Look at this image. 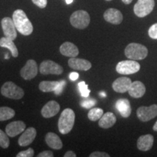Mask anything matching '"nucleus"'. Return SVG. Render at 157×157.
Listing matches in <instances>:
<instances>
[{
  "label": "nucleus",
  "instance_id": "nucleus-1",
  "mask_svg": "<svg viewBox=\"0 0 157 157\" xmlns=\"http://www.w3.org/2000/svg\"><path fill=\"white\" fill-rule=\"evenodd\" d=\"M13 20L17 31L24 36H29L34 30L32 23L22 10H16L13 15Z\"/></svg>",
  "mask_w": 157,
  "mask_h": 157
},
{
  "label": "nucleus",
  "instance_id": "nucleus-2",
  "mask_svg": "<svg viewBox=\"0 0 157 157\" xmlns=\"http://www.w3.org/2000/svg\"><path fill=\"white\" fill-rule=\"evenodd\" d=\"M75 121V113L71 109H66L63 111L58 120V129L63 135L69 133L73 128Z\"/></svg>",
  "mask_w": 157,
  "mask_h": 157
},
{
  "label": "nucleus",
  "instance_id": "nucleus-3",
  "mask_svg": "<svg viewBox=\"0 0 157 157\" xmlns=\"http://www.w3.org/2000/svg\"><path fill=\"white\" fill-rule=\"evenodd\" d=\"M148 51L146 47L138 43H130L126 47L124 54L130 60H140L145 59L148 56Z\"/></svg>",
  "mask_w": 157,
  "mask_h": 157
},
{
  "label": "nucleus",
  "instance_id": "nucleus-4",
  "mask_svg": "<svg viewBox=\"0 0 157 157\" xmlns=\"http://www.w3.org/2000/svg\"><path fill=\"white\" fill-rule=\"evenodd\" d=\"M1 93L3 96L10 99L19 100L24 95V91L22 88L16 85L13 82H7L2 86Z\"/></svg>",
  "mask_w": 157,
  "mask_h": 157
},
{
  "label": "nucleus",
  "instance_id": "nucleus-5",
  "mask_svg": "<svg viewBox=\"0 0 157 157\" xmlns=\"http://www.w3.org/2000/svg\"><path fill=\"white\" fill-rule=\"evenodd\" d=\"M70 22L74 28L84 29L87 28L90 24V15L84 10H77L71 15Z\"/></svg>",
  "mask_w": 157,
  "mask_h": 157
},
{
  "label": "nucleus",
  "instance_id": "nucleus-6",
  "mask_svg": "<svg viewBox=\"0 0 157 157\" xmlns=\"http://www.w3.org/2000/svg\"><path fill=\"white\" fill-rule=\"evenodd\" d=\"M140 69V65L134 60H122L118 63L116 67L117 73L124 75H128L138 72Z\"/></svg>",
  "mask_w": 157,
  "mask_h": 157
},
{
  "label": "nucleus",
  "instance_id": "nucleus-7",
  "mask_svg": "<svg viewBox=\"0 0 157 157\" xmlns=\"http://www.w3.org/2000/svg\"><path fill=\"white\" fill-rule=\"evenodd\" d=\"M154 6V0H137L134 6V13L137 17H144L151 13Z\"/></svg>",
  "mask_w": 157,
  "mask_h": 157
},
{
  "label": "nucleus",
  "instance_id": "nucleus-8",
  "mask_svg": "<svg viewBox=\"0 0 157 157\" xmlns=\"http://www.w3.org/2000/svg\"><path fill=\"white\" fill-rule=\"evenodd\" d=\"M39 71L42 74H56L59 75L63 72V68L60 65L52 60H48L43 61L39 66Z\"/></svg>",
  "mask_w": 157,
  "mask_h": 157
},
{
  "label": "nucleus",
  "instance_id": "nucleus-9",
  "mask_svg": "<svg viewBox=\"0 0 157 157\" xmlns=\"http://www.w3.org/2000/svg\"><path fill=\"white\" fill-rule=\"evenodd\" d=\"M157 116V105L150 106H140L137 110V117L142 121H148L151 120Z\"/></svg>",
  "mask_w": 157,
  "mask_h": 157
},
{
  "label": "nucleus",
  "instance_id": "nucleus-10",
  "mask_svg": "<svg viewBox=\"0 0 157 157\" xmlns=\"http://www.w3.org/2000/svg\"><path fill=\"white\" fill-rule=\"evenodd\" d=\"M38 74V65L34 60H29L21 68V76L25 80L34 78Z\"/></svg>",
  "mask_w": 157,
  "mask_h": 157
},
{
  "label": "nucleus",
  "instance_id": "nucleus-11",
  "mask_svg": "<svg viewBox=\"0 0 157 157\" xmlns=\"http://www.w3.org/2000/svg\"><path fill=\"white\" fill-rule=\"evenodd\" d=\"M1 23L5 36L14 41L17 37V29L13 20L9 17H5L2 20Z\"/></svg>",
  "mask_w": 157,
  "mask_h": 157
},
{
  "label": "nucleus",
  "instance_id": "nucleus-12",
  "mask_svg": "<svg viewBox=\"0 0 157 157\" xmlns=\"http://www.w3.org/2000/svg\"><path fill=\"white\" fill-rule=\"evenodd\" d=\"M25 127H26V125L22 121H12L7 125L5 132L9 137H14L23 132L25 129Z\"/></svg>",
  "mask_w": 157,
  "mask_h": 157
},
{
  "label": "nucleus",
  "instance_id": "nucleus-13",
  "mask_svg": "<svg viewBox=\"0 0 157 157\" xmlns=\"http://www.w3.org/2000/svg\"><path fill=\"white\" fill-rule=\"evenodd\" d=\"M103 17L107 22L114 25H119L122 22L123 15L119 10L109 8L104 13Z\"/></svg>",
  "mask_w": 157,
  "mask_h": 157
},
{
  "label": "nucleus",
  "instance_id": "nucleus-14",
  "mask_svg": "<svg viewBox=\"0 0 157 157\" xmlns=\"http://www.w3.org/2000/svg\"><path fill=\"white\" fill-rule=\"evenodd\" d=\"M60 106L58 102L55 101H50L47 103L43 106L41 111L42 117L44 118H51L53 117L54 116L57 115L59 111H60Z\"/></svg>",
  "mask_w": 157,
  "mask_h": 157
},
{
  "label": "nucleus",
  "instance_id": "nucleus-15",
  "mask_svg": "<svg viewBox=\"0 0 157 157\" xmlns=\"http://www.w3.org/2000/svg\"><path fill=\"white\" fill-rule=\"evenodd\" d=\"M36 136V129L34 127H29L23 131V133L18 139L19 146L25 147L30 145Z\"/></svg>",
  "mask_w": 157,
  "mask_h": 157
},
{
  "label": "nucleus",
  "instance_id": "nucleus-16",
  "mask_svg": "<svg viewBox=\"0 0 157 157\" xmlns=\"http://www.w3.org/2000/svg\"><path fill=\"white\" fill-rule=\"evenodd\" d=\"M68 66L70 68L77 71H86L90 70L92 67V64L89 60L85 59L71 58L68 60Z\"/></svg>",
  "mask_w": 157,
  "mask_h": 157
},
{
  "label": "nucleus",
  "instance_id": "nucleus-17",
  "mask_svg": "<svg viewBox=\"0 0 157 157\" xmlns=\"http://www.w3.org/2000/svg\"><path fill=\"white\" fill-rule=\"evenodd\" d=\"M132 81L129 78L119 77L117 78L112 84V88L117 93H126L130 87Z\"/></svg>",
  "mask_w": 157,
  "mask_h": 157
},
{
  "label": "nucleus",
  "instance_id": "nucleus-18",
  "mask_svg": "<svg viewBox=\"0 0 157 157\" xmlns=\"http://www.w3.org/2000/svg\"><path fill=\"white\" fill-rule=\"evenodd\" d=\"M116 109L118 110L121 116L124 118H127L132 113V108L129 100L126 98H120L116 103Z\"/></svg>",
  "mask_w": 157,
  "mask_h": 157
},
{
  "label": "nucleus",
  "instance_id": "nucleus-19",
  "mask_svg": "<svg viewBox=\"0 0 157 157\" xmlns=\"http://www.w3.org/2000/svg\"><path fill=\"white\" fill-rule=\"evenodd\" d=\"M154 138L152 135L148 134L141 136L137 139V148L142 151H147L152 148L154 145Z\"/></svg>",
  "mask_w": 157,
  "mask_h": 157
},
{
  "label": "nucleus",
  "instance_id": "nucleus-20",
  "mask_svg": "<svg viewBox=\"0 0 157 157\" xmlns=\"http://www.w3.org/2000/svg\"><path fill=\"white\" fill-rule=\"evenodd\" d=\"M128 93L131 97L134 98H140L143 97L146 93L145 84L140 81H135L132 82Z\"/></svg>",
  "mask_w": 157,
  "mask_h": 157
},
{
  "label": "nucleus",
  "instance_id": "nucleus-21",
  "mask_svg": "<svg viewBox=\"0 0 157 157\" xmlns=\"http://www.w3.org/2000/svg\"><path fill=\"white\" fill-rule=\"evenodd\" d=\"M60 52L63 56L70 58H75L79 53L77 47L73 43L66 42L60 47Z\"/></svg>",
  "mask_w": 157,
  "mask_h": 157
},
{
  "label": "nucleus",
  "instance_id": "nucleus-22",
  "mask_svg": "<svg viewBox=\"0 0 157 157\" xmlns=\"http://www.w3.org/2000/svg\"><path fill=\"white\" fill-rule=\"evenodd\" d=\"M117 122V117L112 112H107L103 113L102 117L99 119L98 124L101 128L109 129L113 127Z\"/></svg>",
  "mask_w": 157,
  "mask_h": 157
},
{
  "label": "nucleus",
  "instance_id": "nucleus-23",
  "mask_svg": "<svg viewBox=\"0 0 157 157\" xmlns=\"http://www.w3.org/2000/svg\"><path fill=\"white\" fill-rule=\"evenodd\" d=\"M45 141L48 146L51 148L60 150L63 147L62 140H60L58 135L54 132H48L45 136Z\"/></svg>",
  "mask_w": 157,
  "mask_h": 157
},
{
  "label": "nucleus",
  "instance_id": "nucleus-24",
  "mask_svg": "<svg viewBox=\"0 0 157 157\" xmlns=\"http://www.w3.org/2000/svg\"><path fill=\"white\" fill-rule=\"evenodd\" d=\"M0 47L4 48H7L10 51L12 56L14 58H17L18 56V50H17V47L15 46L13 40L7 38V37H2L0 39Z\"/></svg>",
  "mask_w": 157,
  "mask_h": 157
},
{
  "label": "nucleus",
  "instance_id": "nucleus-25",
  "mask_svg": "<svg viewBox=\"0 0 157 157\" xmlns=\"http://www.w3.org/2000/svg\"><path fill=\"white\" fill-rule=\"evenodd\" d=\"M60 82L57 81H42L39 83V90L44 93L55 92L59 85Z\"/></svg>",
  "mask_w": 157,
  "mask_h": 157
},
{
  "label": "nucleus",
  "instance_id": "nucleus-26",
  "mask_svg": "<svg viewBox=\"0 0 157 157\" xmlns=\"http://www.w3.org/2000/svg\"><path fill=\"white\" fill-rule=\"evenodd\" d=\"M15 115V111L10 107H0V121H6L13 118Z\"/></svg>",
  "mask_w": 157,
  "mask_h": 157
},
{
  "label": "nucleus",
  "instance_id": "nucleus-27",
  "mask_svg": "<svg viewBox=\"0 0 157 157\" xmlns=\"http://www.w3.org/2000/svg\"><path fill=\"white\" fill-rule=\"evenodd\" d=\"M103 115V110L100 108H93L90 109L88 113L87 117L90 121H95L100 119Z\"/></svg>",
  "mask_w": 157,
  "mask_h": 157
},
{
  "label": "nucleus",
  "instance_id": "nucleus-28",
  "mask_svg": "<svg viewBox=\"0 0 157 157\" xmlns=\"http://www.w3.org/2000/svg\"><path fill=\"white\" fill-rule=\"evenodd\" d=\"M8 135L0 129V146L3 148H7L10 146Z\"/></svg>",
  "mask_w": 157,
  "mask_h": 157
},
{
  "label": "nucleus",
  "instance_id": "nucleus-29",
  "mask_svg": "<svg viewBox=\"0 0 157 157\" xmlns=\"http://www.w3.org/2000/svg\"><path fill=\"white\" fill-rule=\"evenodd\" d=\"M78 88L82 97L87 98L90 95V90L88 89V85L84 82H81L78 83Z\"/></svg>",
  "mask_w": 157,
  "mask_h": 157
},
{
  "label": "nucleus",
  "instance_id": "nucleus-30",
  "mask_svg": "<svg viewBox=\"0 0 157 157\" xmlns=\"http://www.w3.org/2000/svg\"><path fill=\"white\" fill-rule=\"evenodd\" d=\"M96 104V101L93 98H90V99L85 100V101H82L81 102V106L85 109H90L94 106Z\"/></svg>",
  "mask_w": 157,
  "mask_h": 157
},
{
  "label": "nucleus",
  "instance_id": "nucleus-31",
  "mask_svg": "<svg viewBox=\"0 0 157 157\" xmlns=\"http://www.w3.org/2000/svg\"><path fill=\"white\" fill-rule=\"evenodd\" d=\"M34 155V151L32 148H30L25 151L19 152L16 155L17 157H32Z\"/></svg>",
  "mask_w": 157,
  "mask_h": 157
},
{
  "label": "nucleus",
  "instance_id": "nucleus-32",
  "mask_svg": "<svg viewBox=\"0 0 157 157\" xmlns=\"http://www.w3.org/2000/svg\"><path fill=\"white\" fill-rule=\"evenodd\" d=\"M148 36L151 39H157V23L153 24L148 29Z\"/></svg>",
  "mask_w": 157,
  "mask_h": 157
},
{
  "label": "nucleus",
  "instance_id": "nucleus-33",
  "mask_svg": "<svg viewBox=\"0 0 157 157\" xmlns=\"http://www.w3.org/2000/svg\"><path fill=\"white\" fill-rule=\"evenodd\" d=\"M66 81H64V80L60 81V83H59V85L58 86V87H57V89L56 90V91L54 92L55 94L57 95H60V94L62 93L63 90V88L65 87V85H66Z\"/></svg>",
  "mask_w": 157,
  "mask_h": 157
},
{
  "label": "nucleus",
  "instance_id": "nucleus-34",
  "mask_svg": "<svg viewBox=\"0 0 157 157\" xmlns=\"http://www.w3.org/2000/svg\"><path fill=\"white\" fill-rule=\"evenodd\" d=\"M33 3L36 5L37 7L40 8H44L46 7L47 4H48V0H32Z\"/></svg>",
  "mask_w": 157,
  "mask_h": 157
},
{
  "label": "nucleus",
  "instance_id": "nucleus-35",
  "mask_svg": "<svg viewBox=\"0 0 157 157\" xmlns=\"http://www.w3.org/2000/svg\"><path fill=\"white\" fill-rule=\"evenodd\" d=\"M110 155L105 152L95 151L90 154V157H109Z\"/></svg>",
  "mask_w": 157,
  "mask_h": 157
},
{
  "label": "nucleus",
  "instance_id": "nucleus-36",
  "mask_svg": "<svg viewBox=\"0 0 157 157\" xmlns=\"http://www.w3.org/2000/svg\"><path fill=\"white\" fill-rule=\"evenodd\" d=\"M37 156L38 157H53L54 154L53 153L50 151H44L39 153Z\"/></svg>",
  "mask_w": 157,
  "mask_h": 157
},
{
  "label": "nucleus",
  "instance_id": "nucleus-37",
  "mask_svg": "<svg viewBox=\"0 0 157 157\" xmlns=\"http://www.w3.org/2000/svg\"><path fill=\"white\" fill-rule=\"evenodd\" d=\"M78 76H79V75H78V73H76V72H71L69 75V78L71 81H76L78 78Z\"/></svg>",
  "mask_w": 157,
  "mask_h": 157
},
{
  "label": "nucleus",
  "instance_id": "nucleus-38",
  "mask_svg": "<svg viewBox=\"0 0 157 157\" xmlns=\"http://www.w3.org/2000/svg\"><path fill=\"white\" fill-rule=\"evenodd\" d=\"M76 155L72 151H68L64 154V157H76Z\"/></svg>",
  "mask_w": 157,
  "mask_h": 157
},
{
  "label": "nucleus",
  "instance_id": "nucleus-39",
  "mask_svg": "<svg viewBox=\"0 0 157 157\" xmlns=\"http://www.w3.org/2000/svg\"><path fill=\"white\" fill-rule=\"evenodd\" d=\"M125 5H129L132 2V0H121Z\"/></svg>",
  "mask_w": 157,
  "mask_h": 157
},
{
  "label": "nucleus",
  "instance_id": "nucleus-40",
  "mask_svg": "<svg viewBox=\"0 0 157 157\" xmlns=\"http://www.w3.org/2000/svg\"><path fill=\"white\" fill-rule=\"evenodd\" d=\"M153 129H154V131H156L157 132V121H156V123L154 124V127H153Z\"/></svg>",
  "mask_w": 157,
  "mask_h": 157
},
{
  "label": "nucleus",
  "instance_id": "nucleus-41",
  "mask_svg": "<svg viewBox=\"0 0 157 157\" xmlns=\"http://www.w3.org/2000/svg\"><path fill=\"white\" fill-rule=\"evenodd\" d=\"M74 0H66V2L67 5H70V4H71L72 2H73Z\"/></svg>",
  "mask_w": 157,
  "mask_h": 157
},
{
  "label": "nucleus",
  "instance_id": "nucleus-42",
  "mask_svg": "<svg viewBox=\"0 0 157 157\" xmlns=\"http://www.w3.org/2000/svg\"><path fill=\"white\" fill-rule=\"evenodd\" d=\"M100 95L101 96V97H105V93H104V92H101V93H100Z\"/></svg>",
  "mask_w": 157,
  "mask_h": 157
},
{
  "label": "nucleus",
  "instance_id": "nucleus-43",
  "mask_svg": "<svg viewBox=\"0 0 157 157\" xmlns=\"http://www.w3.org/2000/svg\"><path fill=\"white\" fill-rule=\"evenodd\" d=\"M5 59H9V58H10V57H9V54H8V53H7V54L5 55Z\"/></svg>",
  "mask_w": 157,
  "mask_h": 157
},
{
  "label": "nucleus",
  "instance_id": "nucleus-44",
  "mask_svg": "<svg viewBox=\"0 0 157 157\" xmlns=\"http://www.w3.org/2000/svg\"><path fill=\"white\" fill-rule=\"evenodd\" d=\"M105 1H108V2H109V1H111V0H105Z\"/></svg>",
  "mask_w": 157,
  "mask_h": 157
}]
</instances>
